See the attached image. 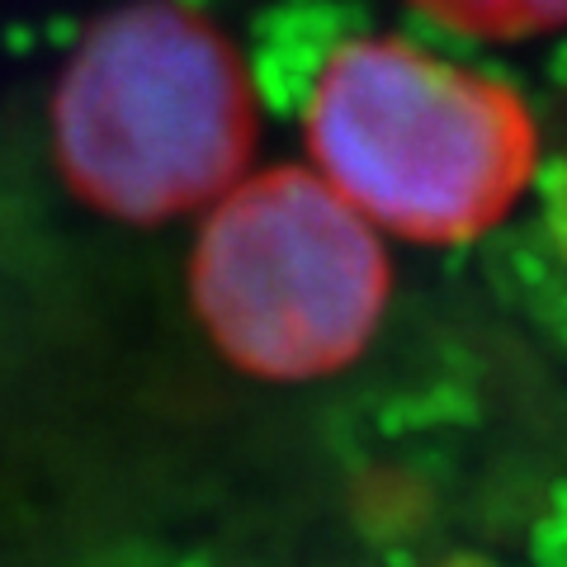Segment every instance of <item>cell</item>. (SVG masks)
<instances>
[{"mask_svg": "<svg viewBox=\"0 0 567 567\" xmlns=\"http://www.w3.org/2000/svg\"><path fill=\"white\" fill-rule=\"evenodd\" d=\"M293 104L308 171L379 237L477 241L539 175V123L520 85L402 33H336Z\"/></svg>", "mask_w": 567, "mask_h": 567, "instance_id": "1", "label": "cell"}, {"mask_svg": "<svg viewBox=\"0 0 567 567\" xmlns=\"http://www.w3.org/2000/svg\"><path fill=\"white\" fill-rule=\"evenodd\" d=\"M48 142L62 185L100 218L181 223L251 175L256 76L194 0H123L66 52Z\"/></svg>", "mask_w": 567, "mask_h": 567, "instance_id": "2", "label": "cell"}, {"mask_svg": "<svg viewBox=\"0 0 567 567\" xmlns=\"http://www.w3.org/2000/svg\"><path fill=\"white\" fill-rule=\"evenodd\" d=\"M393 298L383 237L308 166L237 181L189 246V312L223 364L317 383L374 346Z\"/></svg>", "mask_w": 567, "mask_h": 567, "instance_id": "3", "label": "cell"}, {"mask_svg": "<svg viewBox=\"0 0 567 567\" xmlns=\"http://www.w3.org/2000/svg\"><path fill=\"white\" fill-rule=\"evenodd\" d=\"M406 10L477 43H520L567 29V0H406Z\"/></svg>", "mask_w": 567, "mask_h": 567, "instance_id": "4", "label": "cell"}]
</instances>
